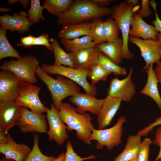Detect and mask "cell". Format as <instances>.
Listing matches in <instances>:
<instances>
[{"label":"cell","mask_w":161,"mask_h":161,"mask_svg":"<svg viewBox=\"0 0 161 161\" xmlns=\"http://www.w3.org/2000/svg\"><path fill=\"white\" fill-rule=\"evenodd\" d=\"M112 8L99 7L90 0L74 1L69 9L57 16L58 25L80 23L111 15Z\"/></svg>","instance_id":"obj_1"},{"label":"cell","mask_w":161,"mask_h":161,"mask_svg":"<svg viewBox=\"0 0 161 161\" xmlns=\"http://www.w3.org/2000/svg\"><path fill=\"white\" fill-rule=\"evenodd\" d=\"M58 111L61 120L67 126V131L75 130L76 135L81 141L91 145L89 139L95 128L90 114L86 112L79 114L72 105L62 102Z\"/></svg>","instance_id":"obj_2"},{"label":"cell","mask_w":161,"mask_h":161,"mask_svg":"<svg viewBox=\"0 0 161 161\" xmlns=\"http://www.w3.org/2000/svg\"><path fill=\"white\" fill-rule=\"evenodd\" d=\"M36 75L47 86L50 92L52 103L58 110L64 99L80 93L79 86L73 80L60 75H57L56 79H55L39 66Z\"/></svg>","instance_id":"obj_3"},{"label":"cell","mask_w":161,"mask_h":161,"mask_svg":"<svg viewBox=\"0 0 161 161\" xmlns=\"http://www.w3.org/2000/svg\"><path fill=\"white\" fill-rule=\"evenodd\" d=\"M140 7L139 5L134 6L125 0L112 7L111 18L116 21L122 34L123 45L122 59L131 60L134 57V55L130 51L129 48V38L134 14Z\"/></svg>","instance_id":"obj_4"},{"label":"cell","mask_w":161,"mask_h":161,"mask_svg":"<svg viewBox=\"0 0 161 161\" xmlns=\"http://www.w3.org/2000/svg\"><path fill=\"white\" fill-rule=\"evenodd\" d=\"M39 64L36 57L29 55H24L17 60L6 61L0 66V69L12 72L22 83L32 84L37 81L36 75Z\"/></svg>","instance_id":"obj_5"},{"label":"cell","mask_w":161,"mask_h":161,"mask_svg":"<svg viewBox=\"0 0 161 161\" xmlns=\"http://www.w3.org/2000/svg\"><path fill=\"white\" fill-rule=\"evenodd\" d=\"M41 67L47 74L61 75L73 80L80 86L86 93L94 97L97 94L95 86L89 84L86 79L89 70L63 66H54L46 64H42Z\"/></svg>","instance_id":"obj_6"},{"label":"cell","mask_w":161,"mask_h":161,"mask_svg":"<svg viewBox=\"0 0 161 161\" xmlns=\"http://www.w3.org/2000/svg\"><path fill=\"white\" fill-rule=\"evenodd\" d=\"M126 121V118L122 116L119 117L114 125L110 128L101 130L94 129L89 140L97 141L95 147L97 150L102 149L103 146H106L109 151L112 150L121 143L123 125Z\"/></svg>","instance_id":"obj_7"},{"label":"cell","mask_w":161,"mask_h":161,"mask_svg":"<svg viewBox=\"0 0 161 161\" xmlns=\"http://www.w3.org/2000/svg\"><path fill=\"white\" fill-rule=\"evenodd\" d=\"M40 87L29 83H23L18 96L15 99L18 105L38 113H46L47 107L41 101L38 96Z\"/></svg>","instance_id":"obj_8"},{"label":"cell","mask_w":161,"mask_h":161,"mask_svg":"<svg viewBox=\"0 0 161 161\" xmlns=\"http://www.w3.org/2000/svg\"><path fill=\"white\" fill-rule=\"evenodd\" d=\"M47 124L46 115L43 113H36L21 106V116L17 125L20 132L47 133Z\"/></svg>","instance_id":"obj_9"},{"label":"cell","mask_w":161,"mask_h":161,"mask_svg":"<svg viewBox=\"0 0 161 161\" xmlns=\"http://www.w3.org/2000/svg\"><path fill=\"white\" fill-rule=\"evenodd\" d=\"M46 115L49 129L47 133L49 141H54L58 145H62L69 136L67 132L68 127L61 120L58 110L52 103L51 108L47 107Z\"/></svg>","instance_id":"obj_10"},{"label":"cell","mask_w":161,"mask_h":161,"mask_svg":"<svg viewBox=\"0 0 161 161\" xmlns=\"http://www.w3.org/2000/svg\"><path fill=\"white\" fill-rule=\"evenodd\" d=\"M129 41L140 49L141 55L145 62L143 70L146 69L151 64H157L160 61L161 42L157 38L144 40L130 36Z\"/></svg>","instance_id":"obj_11"},{"label":"cell","mask_w":161,"mask_h":161,"mask_svg":"<svg viewBox=\"0 0 161 161\" xmlns=\"http://www.w3.org/2000/svg\"><path fill=\"white\" fill-rule=\"evenodd\" d=\"M133 69L131 67L128 75L120 80L117 77L111 79L107 90V95L129 102L137 92L132 80Z\"/></svg>","instance_id":"obj_12"},{"label":"cell","mask_w":161,"mask_h":161,"mask_svg":"<svg viewBox=\"0 0 161 161\" xmlns=\"http://www.w3.org/2000/svg\"><path fill=\"white\" fill-rule=\"evenodd\" d=\"M23 83L12 72H0V103L15 100Z\"/></svg>","instance_id":"obj_13"},{"label":"cell","mask_w":161,"mask_h":161,"mask_svg":"<svg viewBox=\"0 0 161 161\" xmlns=\"http://www.w3.org/2000/svg\"><path fill=\"white\" fill-rule=\"evenodd\" d=\"M21 116V106L15 100L0 103V130L7 134L17 125Z\"/></svg>","instance_id":"obj_14"},{"label":"cell","mask_w":161,"mask_h":161,"mask_svg":"<svg viewBox=\"0 0 161 161\" xmlns=\"http://www.w3.org/2000/svg\"><path fill=\"white\" fill-rule=\"evenodd\" d=\"M0 23L5 30H9L12 32L17 31L21 33L28 31L33 24L24 11L14 13L12 16L6 14L0 16Z\"/></svg>","instance_id":"obj_15"},{"label":"cell","mask_w":161,"mask_h":161,"mask_svg":"<svg viewBox=\"0 0 161 161\" xmlns=\"http://www.w3.org/2000/svg\"><path fill=\"white\" fill-rule=\"evenodd\" d=\"M69 100L75 105L76 109L79 113L82 114L88 111L97 115L103 105L105 99H97L90 94L80 93L70 97Z\"/></svg>","instance_id":"obj_16"},{"label":"cell","mask_w":161,"mask_h":161,"mask_svg":"<svg viewBox=\"0 0 161 161\" xmlns=\"http://www.w3.org/2000/svg\"><path fill=\"white\" fill-rule=\"evenodd\" d=\"M122 100L107 95L97 115L98 129H103L109 125L120 107Z\"/></svg>","instance_id":"obj_17"},{"label":"cell","mask_w":161,"mask_h":161,"mask_svg":"<svg viewBox=\"0 0 161 161\" xmlns=\"http://www.w3.org/2000/svg\"><path fill=\"white\" fill-rule=\"evenodd\" d=\"M71 52L75 68L90 70L97 64L101 52L95 45L91 47Z\"/></svg>","instance_id":"obj_18"},{"label":"cell","mask_w":161,"mask_h":161,"mask_svg":"<svg viewBox=\"0 0 161 161\" xmlns=\"http://www.w3.org/2000/svg\"><path fill=\"white\" fill-rule=\"evenodd\" d=\"M6 136L8 142L0 144V153L7 159L15 161H24L30 152V148L25 144L17 143L10 134H7Z\"/></svg>","instance_id":"obj_19"},{"label":"cell","mask_w":161,"mask_h":161,"mask_svg":"<svg viewBox=\"0 0 161 161\" xmlns=\"http://www.w3.org/2000/svg\"><path fill=\"white\" fill-rule=\"evenodd\" d=\"M131 26L129 35L131 36L141 38L145 40L157 38L159 34L154 27L147 23L137 13L134 14Z\"/></svg>","instance_id":"obj_20"},{"label":"cell","mask_w":161,"mask_h":161,"mask_svg":"<svg viewBox=\"0 0 161 161\" xmlns=\"http://www.w3.org/2000/svg\"><path fill=\"white\" fill-rule=\"evenodd\" d=\"M91 22L66 24L63 26L58 35L61 38L72 39L81 36L89 35Z\"/></svg>","instance_id":"obj_21"},{"label":"cell","mask_w":161,"mask_h":161,"mask_svg":"<svg viewBox=\"0 0 161 161\" xmlns=\"http://www.w3.org/2000/svg\"><path fill=\"white\" fill-rule=\"evenodd\" d=\"M153 64H151L146 69L147 74V81L145 86L140 91V93L152 98L161 111V97L157 87L159 82L153 68Z\"/></svg>","instance_id":"obj_22"},{"label":"cell","mask_w":161,"mask_h":161,"mask_svg":"<svg viewBox=\"0 0 161 161\" xmlns=\"http://www.w3.org/2000/svg\"><path fill=\"white\" fill-rule=\"evenodd\" d=\"M96 45L101 52L114 63L120 66L122 60L123 47L122 39L119 38L113 41L106 42Z\"/></svg>","instance_id":"obj_23"},{"label":"cell","mask_w":161,"mask_h":161,"mask_svg":"<svg viewBox=\"0 0 161 161\" xmlns=\"http://www.w3.org/2000/svg\"><path fill=\"white\" fill-rule=\"evenodd\" d=\"M141 137L137 134L129 135L123 150L113 161H129L137 158L142 142Z\"/></svg>","instance_id":"obj_24"},{"label":"cell","mask_w":161,"mask_h":161,"mask_svg":"<svg viewBox=\"0 0 161 161\" xmlns=\"http://www.w3.org/2000/svg\"><path fill=\"white\" fill-rule=\"evenodd\" d=\"M60 42L67 51L72 52L91 47L95 45L89 35L83 36L81 38L72 39L61 38Z\"/></svg>","instance_id":"obj_25"},{"label":"cell","mask_w":161,"mask_h":161,"mask_svg":"<svg viewBox=\"0 0 161 161\" xmlns=\"http://www.w3.org/2000/svg\"><path fill=\"white\" fill-rule=\"evenodd\" d=\"M50 41L55 56V61L53 65L63 66L75 68L71 52H66L60 47L58 41L56 39L50 38Z\"/></svg>","instance_id":"obj_26"},{"label":"cell","mask_w":161,"mask_h":161,"mask_svg":"<svg viewBox=\"0 0 161 161\" xmlns=\"http://www.w3.org/2000/svg\"><path fill=\"white\" fill-rule=\"evenodd\" d=\"M73 1L72 0H45L43 7L51 14L58 16L66 11Z\"/></svg>","instance_id":"obj_27"},{"label":"cell","mask_w":161,"mask_h":161,"mask_svg":"<svg viewBox=\"0 0 161 161\" xmlns=\"http://www.w3.org/2000/svg\"><path fill=\"white\" fill-rule=\"evenodd\" d=\"M7 32L1 27L0 28V59L12 57L18 59L21 57L9 42L6 36Z\"/></svg>","instance_id":"obj_28"},{"label":"cell","mask_w":161,"mask_h":161,"mask_svg":"<svg viewBox=\"0 0 161 161\" xmlns=\"http://www.w3.org/2000/svg\"><path fill=\"white\" fill-rule=\"evenodd\" d=\"M97 64L115 75L124 76L126 74V70L125 68L114 63L107 56L101 52L99 56Z\"/></svg>","instance_id":"obj_29"},{"label":"cell","mask_w":161,"mask_h":161,"mask_svg":"<svg viewBox=\"0 0 161 161\" xmlns=\"http://www.w3.org/2000/svg\"><path fill=\"white\" fill-rule=\"evenodd\" d=\"M103 21L101 18H97L91 22L90 35L95 45L106 42L103 30Z\"/></svg>","instance_id":"obj_30"},{"label":"cell","mask_w":161,"mask_h":161,"mask_svg":"<svg viewBox=\"0 0 161 161\" xmlns=\"http://www.w3.org/2000/svg\"><path fill=\"white\" fill-rule=\"evenodd\" d=\"M33 145L32 149L24 161H53L56 157L43 154L38 146L39 137L36 134H33Z\"/></svg>","instance_id":"obj_31"},{"label":"cell","mask_w":161,"mask_h":161,"mask_svg":"<svg viewBox=\"0 0 161 161\" xmlns=\"http://www.w3.org/2000/svg\"><path fill=\"white\" fill-rule=\"evenodd\" d=\"M103 27L106 42L113 41L119 38V28L114 19L109 18L103 21Z\"/></svg>","instance_id":"obj_32"},{"label":"cell","mask_w":161,"mask_h":161,"mask_svg":"<svg viewBox=\"0 0 161 161\" xmlns=\"http://www.w3.org/2000/svg\"><path fill=\"white\" fill-rule=\"evenodd\" d=\"M43 9L39 0H30V9L28 10L27 16L33 24L38 23L41 20H44V17L42 15Z\"/></svg>","instance_id":"obj_33"},{"label":"cell","mask_w":161,"mask_h":161,"mask_svg":"<svg viewBox=\"0 0 161 161\" xmlns=\"http://www.w3.org/2000/svg\"><path fill=\"white\" fill-rule=\"evenodd\" d=\"M111 73L97 64L89 70L88 77L91 80L90 84L95 85L100 81L106 80Z\"/></svg>","instance_id":"obj_34"},{"label":"cell","mask_w":161,"mask_h":161,"mask_svg":"<svg viewBox=\"0 0 161 161\" xmlns=\"http://www.w3.org/2000/svg\"><path fill=\"white\" fill-rule=\"evenodd\" d=\"M66 150L64 161H83L87 160L94 159L97 157L93 154L87 157L82 158L74 151L72 143L68 140L66 142Z\"/></svg>","instance_id":"obj_35"},{"label":"cell","mask_w":161,"mask_h":161,"mask_svg":"<svg viewBox=\"0 0 161 161\" xmlns=\"http://www.w3.org/2000/svg\"><path fill=\"white\" fill-rule=\"evenodd\" d=\"M152 141L149 138L144 139L140 147L138 156V161H149L148 156L150 144Z\"/></svg>","instance_id":"obj_36"},{"label":"cell","mask_w":161,"mask_h":161,"mask_svg":"<svg viewBox=\"0 0 161 161\" xmlns=\"http://www.w3.org/2000/svg\"><path fill=\"white\" fill-rule=\"evenodd\" d=\"M48 34L43 33L35 37L33 45H43L47 49L53 52V49L51 43H50Z\"/></svg>","instance_id":"obj_37"},{"label":"cell","mask_w":161,"mask_h":161,"mask_svg":"<svg viewBox=\"0 0 161 161\" xmlns=\"http://www.w3.org/2000/svg\"><path fill=\"white\" fill-rule=\"evenodd\" d=\"M141 4V8L136 13L140 16L143 18L150 17L152 14L153 11L149 7V0H142Z\"/></svg>","instance_id":"obj_38"},{"label":"cell","mask_w":161,"mask_h":161,"mask_svg":"<svg viewBox=\"0 0 161 161\" xmlns=\"http://www.w3.org/2000/svg\"><path fill=\"white\" fill-rule=\"evenodd\" d=\"M160 124H161V117H160L156 118L153 122L149 124L148 126L139 131L137 134L141 136H146L150 131L152 130L154 127Z\"/></svg>","instance_id":"obj_39"},{"label":"cell","mask_w":161,"mask_h":161,"mask_svg":"<svg viewBox=\"0 0 161 161\" xmlns=\"http://www.w3.org/2000/svg\"><path fill=\"white\" fill-rule=\"evenodd\" d=\"M155 138L152 141V143L159 147V151L155 161H157L161 159V124L159 125L155 132Z\"/></svg>","instance_id":"obj_40"},{"label":"cell","mask_w":161,"mask_h":161,"mask_svg":"<svg viewBox=\"0 0 161 161\" xmlns=\"http://www.w3.org/2000/svg\"><path fill=\"white\" fill-rule=\"evenodd\" d=\"M35 37L30 35L23 36L20 38L19 45L26 48H29L33 45Z\"/></svg>","instance_id":"obj_41"},{"label":"cell","mask_w":161,"mask_h":161,"mask_svg":"<svg viewBox=\"0 0 161 161\" xmlns=\"http://www.w3.org/2000/svg\"><path fill=\"white\" fill-rule=\"evenodd\" d=\"M155 12L156 19L152 21V23L154 26V27L155 30L157 32H160L157 38L161 42V20L156 10L154 11Z\"/></svg>","instance_id":"obj_42"},{"label":"cell","mask_w":161,"mask_h":161,"mask_svg":"<svg viewBox=\"0 0 161 161\" xmlns=\"http://www.w3.org/2000/svg\"><path fill=\"white\" fill-rule=\"evenodd\" d=\"M97 6L100 7H105L109 5L114 0H90Z\"/></svg>","instance_id":"obj_43"},{"label":"cell","mask_w":161,"mask_h":161,"mask_svg":"<svg viewBox=\"0 0 161 161\" xmlns=\"http://www.w3.org/2000/svg\"><path fill=\"white\" fill-rule=\"evenodd\" d=\"M157 64L154 71L158 82L161 84V60Z\"/></svg>","instance_id":"obj_44"},{"label":"cell","mask_w":161,"mask_h":161,"mask_svg":"<svg viewBox=\"0 0 161 161\" xmlns=\"http://www.w3.org/2000/svg\"><path fill=\"white\" fill-rule=\"evenodd\" d=\"M17 2H19L25 8L27 7L29 4V1L27 0H9L7 1V3L11 5Z\"/></svg>","instance_id":"obj_45"},{"label":"cell","mask_w":161,"mask_h":161,"mask_svg":"<svg viewBox=\"0 0 161 161\" xmlns=\"http://www.w3.org/2000/svg\"><path fill=\"white\" fill-rule=\"evenodd\" d=\"M7 134L5 132L0 130V144H4L7 143L8 140Z\"/></svg>","instance_id":"obj_46"},{"label":"cell","mask_w":161,"mask_h":161,"mask_svg":"<svg viewBox=\"0 0 161 161\" xmlns=\"http://www.w3.org/2000/svg\"><path fill=\"white\" fill-rule=\"evenodd\" d=\"M65 155L66 153L62 152L53 161H64Z\"/></svg>","instance_id":"obj_47"},{"label":"cell","mask_w":161,"mask_h":161,"mask_svg":"<svg viewBox=\"0 0 161 161\" xmlns=\"http://www.w3.org/2000/svg\"><path fill=\"white\" fill-rule=\"evenodd\" d=\"M128 3L131 4L134 6L137 5L139 2L138 0H126Z\"/></svg>","instance_id":"obj_48"},{"label":"cell","mask_w":161,"mask_h":161,"mask_svg":"<svg viewBox=\"0 0 161 161\" xmlns=\"http://www.w3.org/2000/svg\"><path fill=\"white\" fill-rule=\"evenodd\" d=\"M151 5L153 7L154 10H156V7L157 5L156 3H155V0H151L150 2Z\"/></svg>","instance_id":"obj_49"},{"label":"cell","mask_w":161,"mask_h":161,"mask_svg":"<svg viewBox=\"0 0 161 161\" xmlns=\"http://www.w3.org/2000/svg\"><path fill=\"white\" fill-rule=\"evenodd\" d=\"M10 8H6L4 7H0V11L3 12H8L10 11Z\"/></svg>","instance_id":"obj_50"},{"label":"cell","mask_w":161,"mask_h":161,"mask_svg":"<svg viewBox=\"0 0 161 161\" xmlns=\"http://www.w3.org/2000/svg\"><path fill=\"white\" fill-rule=\"evenodd\" d=\"M0 161H15L13 160L7 159L5 157L3 156L2 158L0 159Z\"/></svg>","instance_id":"obj_51"},{"label":"cell","mask_w":161,"mask_h":161,"mask_svg":"<svg viewBox=\"0 0 161 161\" xmlns=\"http://www.w3.org/2000/svg\"><path fill=\"white\" fill-rule=\"evenodd\" d=\"M129 161H138L137 160V158H136L135 159Z\"/></svg>","instance_id":"obj_52"},{"label":"cell","mask_w":161,"mask_h":161,"mask_svg":"<svg viewBox=\"0 0 161 161\" xmlns=\"http://www.w3.org/2000/svg\"><path fill=\"white\" fill-rule=\"evenodd\" d=\"M160 58H161V51L160 52Z\"/></svg>","instance_id":"obj_53"}]
</instances>
